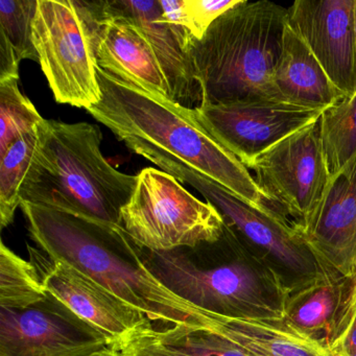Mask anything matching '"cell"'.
<instances>
[{"label": "cell", "mask_w": 356, "mask_h": 356, "mask_svg": "<svg viewBox=\"0 0 356 356\" xmlns=\"http://www.w3.org/2000/svg\"><path fill=\"white\" fill-rule=\"evenodd\" d=\"M20 208L31 237L51 260L67 262L91 277L145 314L154 326L160 324V331H212L222 318L168 289L145 266L138 245L122 227L103 226L26 202Z\"/></svg>", "instance_id": "obj_1"}, {"label": "cell", "mask_w": 356, "mask_h": 356, "mask_svg": "<svg viewBox=\"0 0 356 356\" xmlns=\"http://www.w3.org/2000/svg\"><path fill=\"white\" fill-rule=\"evenodd\" d=\"M97 72L102 99L86 111L133 153L176 158L251 205L282 214L249 170L202 128L193 110L158 99L99 66Z\"/></svg>", "instance_id": "obj_2"}, {"label": "cell", "mask_w": 356, "mask_h": 356, "mask_svg": "<svg viewBox=\"0 0 356 356\" xmlns=\"http://www.w3.org/2000/svg\"><path fill=\"white\" fill-rule=\"evenodd\" d=\"M20 191L22 203L65 212L103 226H120L138 176L124 174L102 153L97 124L44 120Z\"/></svg>", "instance_id": "obj_3"}, {"label": "cell", "mask_w": 356, "mask_h": 356, "mask_svg": "<svg viewBox=\"0 0 356 356\" xmlns=\"http://www.w3.org/2000/svg\"><path fill=\"white\" fill-rule=\"evenodd\" d=\"M287 22L289 8L268 0H241L210 26L201 40L193 41L191 55L203 105L283 102L274 76Z\"/></svg>", "instance_id": "obj_4"}, {"label": "cell", "mask_w": 356, "mask_h": 356, "mask_svg": "<svg viewBox=\"0 0 356 356\" xmlns=\"http://www.w3.org/2000/svg\"><path fill=\"white\" fill-rule=\"evenodd\" d=\"M139 250L145 266L168 289L209 314L252 320L283 318L289 283L274 266L262 264L264 258L251 254L239 236L233 260L218 266H200L188 248Z\"/></svg>", "instance_id": "obj_5"}, {"label": "cell", "mask_w": 356, "mask_h": 356, "mask_svg": "<svg viewBox=\"0 0 356 356\" xmlns=\"http://www.w3.org/2000/svg\"><path fill=\"white\" fill-rule=\"evenodd\" d=\"M120 227L143 249L168 252L200 247L222 238L225 220L214 206L200 201L175 177L147 168L138 175Z\"/></svg>", "instance_id": "obj_6"}, {"label": "cell", "mask_w": 356, "mask_h": 356, "mask_svg": "<svg viewBox=\"0 0 356 356\" xmlns=\"http://www.w3.org/2000/svg\"><path fill=\"white\" fill-rule=\"evenodd\" d=\"M92 1L38 0L33 39L56 101L87 110L102 99Z\"/></svg>", "instance_id": "obj_7"}, {"label": "cell", "mask_w": 356, "mask_h": 356, "mask_svg": "<svg viewBox=\"0 0 356 356\" xmlns=\"http://www.w3.org/2000/svg\"><path fill=\"white\" fill-rule=\"evenodd\" d=\"M141 156L199 191L245 245L255 250L256 255L272 262L281 274H289L293 280L291 283L316 274L318 261L289 218L278 212L251 205L176 158L156 152H147Z\"/></svg>", "instance_id": "obj_8"}, {"label": "cell", "mask_w": 356, "mask_h": 356, "mask_svg": "<svg viewBox=\"0 0 356 356\" xmlns=\"http://www.w3.org/2000/svg\"><path fill=\"white\" fill-rule=\"evenodd\" d=\"M250 170L279 211L293 218V226L303 224L320 205L331 180L318 122L270 147Z\"/></svg>", "instance_id": "obj_9"}, {"label": "cell", "mask_w": 356, "mask_h": 356, "mask_svg": "<svg viewBox=\"0 0 356 356\" xmlns=\"http://www.w3.org/2000/svg\"><path fill=\"white\" fill-rule=\"evenodd\" d=\"M323 112L268 99L204 104L193 110L202 128L248 170L270 147L318 122Z\"/></svg>", "instance_id": "obj_10"}, {"label": "cell", "mask_w": 356, "mask_h": 356, "mask_svg": "<svg viewBox=\"0 0 356 356\" xmlns=\"http://www.w3.org/2000/svg\"><path fill=\"white\" fill-rule=\"evenodd\" d=\"M114 346L49 297L26 309L0 308V356H97Z\"/></svg>", "instance_id": "obj_11"}, {"label": "cell", "mask_w": 356, "mask_h": 356, "mask_svg": "<svg viewBox=\"0 0 356 356\" xmlns=\"http://www.w3.org/2000/svg\"><path fill=\"white\" fill-rule=\"evenodd\" d=\"M40 275L49 297L103 334L118 351L133 339L158 332L145 314L67 262L51 260Z\"/></svg>", "instance_id": "obj_12"}, {"label": "cell", "mask_w": 356, "mask_h": 356, "mask_svg": "<svg viewBox=\"0 0 356 356\" xmlns=\"http://www.w3.org/2000/svg\"><path fill=\"white\" fill-rule=\"evenodd\" d=\"M293 228L318 264L356 279V152L331 177L314 213Z\"/></svg>", "instance_id": "obj_13"}, {"label": "cell", "mask_w": 356, "mask_h": 356, "mask_svg": "<svg viewBox=\"0 0 356 356\" xmlns=\"http://www.w3.org/2000/svg\"><path fill=\"white\" fill-rule=\"evenodd\" d=\"M355 0H297L289 28L305 43L331 82L346 97L356 90L353 54Z\"/></svg>", "instance_id": "obj_14"}, {"label": "cell", "mask_w": 356, "mask_h": 356, "mask_svg": "<svg viewBox=\"0 0 356 356\" xmlns=\"http://www.w3.org/2000/svg\"><path fill=\"white\" fill-rule=\"evenodd\" d=\"M92 6L97 66L158 99L172 102L165 74L140 29L127 18L108 12L104 1H92Z\"/></svg>", "instance_id": "obj_15"}, {"label": "cell", "mask_w": 356, "mask_h": 356, "mask_svg": "<svg viewBox=\"0 0 356 356\" xmlns=\"http://www.w3.org/2000/svg\"><path fill=\"white\" fill-rule=\"evenodd\" d=\"M104 7L127 18L147 37L170 85L174 103L188 110L203 105V92L191 59V45L164 19L159 0H109Z\"/></svg>", "instance_id": "obj_16"}, {"label": "cell", "mask_w": 356, "mask_h": 356, "mask_svg": "<svg viewBox=\"0 0 356 356\" xmlns=\"http://www.w3.org/2000/svg\"><path fill=\"white\" fill-rule=\"evenodd\" d=\"M318 264L309 278L289 283L282 320L293 332L328 348L356 279Z\"/></svg>", "instance_id": "obj_17"}, {"label": "cell", "mask_w": 356, "mask_h": 356, "mask_svg": "<svg viewBox=\"0 0 356 356\" xmlns=\"http://www.w3.org/2000/svg\"><path fill=\"white\" fill-rule=\"evenodd\" d=\"M274 83L283 102L308 109L325 111L346 97L289 24Z\"/></svg>", "instance_id": "obj_18"}, {"label": "cell", "mask_w": 356, "mask_h": 356, "mask_svg": "<svg viewBox=\"0 0 356 356\" xmlns=\"http://www.w3.org/2000/svg\"><path fill=\"white\" fill-rule=\"evenodd\" d=\"M211 332L228 339L248 356H333L318 341L293 332L280 320L222 316Z\"/></svg>", "instance_id": "obj_19"}, {"label": "cell", "mask_w": 356, "mask_h": 356, "mask_svg": "<svg viewBox=\"0 0 356 356\" xmlns=\"http://www.w3.org/2000/svg\"><path fill=\"white\" fill-rule=\"evenodd\" d=\"M38 0H0V82L19 80L22 60L38 62L33 26Z\"/></svg>", "instance_id": "obj_20"}, {"label": "cell", "mask_w": 356, "mask_h": 356, "mask_svg": "<svg viewBox=\"0 0 356 356\" xmlns=\"http://www.w3.org/2000/svg\"><path fill=\"white\" fill-rule=\"evenodd\" d=\"M49 299L34 264L0 245V308L26 309Z\"/></svg>", "instance_id": "obj_21"}, {"label": "cell", "mask_w": 356, "mask_h": 356, "mask_svg": "<svg viewBox=\"0 0 356 356\" xmlns=\"http://www.w3.org/2000/svg\"><path fill=\"white\" fill-rule=\"evenodd\" d=\"M318 126L332 177L349 162L356 152V90L325 110Z\"/></svg>", "instance_id": "obj_22"}, {"label": "cell", "mask_w": 356, "mask_h": 356, "mask_svg": "<svg viewBox=\"0 0 356 356\" xmlns=\"http://www.w3.org/2000/svg\"><path fill=\"white\" fill-rule=\"evenodd\" d=\"M39 143L38 128L13 143L0 155V225L9 227L22 205L20 191Z\"/></svg>", "instance_id": "obj_23"}, {"label": "cell", "mask_w": 356, "mask_h": 356, "mask_svg": "<svg viewBox=\"0 0 356 356\" xmlns=\"http://www.w3.org/2000/svg\"><path fill=\"white\" fill-rule=\"evenodd\" d=\"M18 83L19 80L0 82V155L44 122Z\"/></svg>", "instance_id": "obj_24"}, {"label": "cell", "mask_w": 356, "mask_h": 356, "mask_svg": "<svg viewBox=\"0 0 356 356\" xmlns=\"http://www.w3.org/2000/svg\"><path fill=\"white\" fill-rule=\"evenodd\" d=\"M157 335L183 356H248L228 339L211 331L168 329L158 331Z\"/></svg>", "instance_id": "obj_25"}, {"label": "cell", "mask_w": 356, "mask_h": 356, "mask_svg": "<svg viewBox=\"0 0 356 356\" xmlns=\"http://www.w3.org/2000/svg\"><path fill=\"white\" fill-rule=\"evenodd\" d=\"M241 0H184L187 29L195 40H201L208 29Z\"/></svg>", "instance_id": "obj_26"}, {"label": "cell", "mask_w": 356, "mask_h": 356, "mask_svg": "<svg viewBox=\"0 0 356 356\" xmlns=\"http://www.w3.org/2000/svg\"><path fill=\"white\" fill-rule=\"evenodd\" d=\"M328 349L333 356H356V281Z\"/></svg>", "instance_id": "obj_27"}, {"label": "cell", "mask_w": 356, "mask_h": 356, "mask_svg": "<svg viewBox=\"0 0 356 356\" xmlns=\"http://www.w3.org/2000/svg\"><path fill=\"white\" fill-rule=\"evenodd\" d=\"M158 332L143 335L124 346L120 352L124 356H183L176 350L165 345Z\"/></svg>", "instance_id": "obj_28"}, {"label": "cell", "mask_w": 356, "mask_h": 356, "mask_svg": "<svg viewBox=\"0 0 356 356\" xmlns=\"http://www.w3.org/2000/svg\"><path fill=\"white\" fill-rule=\"evenodd\" d=\"M353 54H354V72H355V79H356V0H355V1H354Z\"/></svg>", "instance_id": "obj_29"}, {"label": "cell", "mask_w": 356, "mask_h": 356, "mask_svg": "<svg viewBox=\"0 0 356 356\" xmlns=\"http://www.w3.org/2000/svg\"><path fill=\"white\" fill-rule=\"evenodd\" d=\"M97 356H124L122 352L118 350H110V351L105 352V353L99 354Z\"/></svg>", "instance_id": "obj_30"}]
</instances>
